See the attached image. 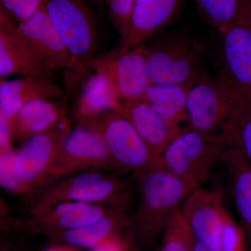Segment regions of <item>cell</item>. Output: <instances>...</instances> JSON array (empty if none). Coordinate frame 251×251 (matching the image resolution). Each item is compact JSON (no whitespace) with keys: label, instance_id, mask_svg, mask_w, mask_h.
Here are the masks:
<instances>
[{"label":"cell","instance_id":"1","mask_svg":"<svg viewBox=\"0 0 251 251\" xmlns=\"http://www.w3.org/2000/svg\"><path fill=\"white\" fill-rule=\"evenodd\" d=\"M139 201L133 218L135 232L145 242L162 234L193 188L156 163L135 176Z\"/></svg>","mask_w":251,"mask_h":251},{"label":"cell","instance_id":"2","mask_svg":"<svg viewBox=\"0 0 251 251\" xmlns=\"http://www.w3.org/2000/svg\"><path fill=\"white\" fill-rule=\"evenodd\" d=\"M229 145L224 135H210L188 128L172 140L158 158L167 171L193 189L202 187L224 160Z\"/></svg>","mask_w":251,"mask_h":251},{"label":"cell","instance_id":"3","mask_svg":"<svg viewBox=\"0 0 251 251\" xmlns=\"http://www.w3.org/2000/svg\"><path fill=\"white\" fill-rule=\"evenodd\" d=\"M130 191L126 184L103 171L82 172L48 185L31 209V214L57 203L76 202L128 207Z\"/></svg>","mask_w":251,"mask_h":251},{"label":"cell","instance_id":"4","mask_svg":"<svg viewBox=\"0 0 251 251\" xmlns=\"http://www.w3.org/2000/svg\"><path fill=\"white\" fill-rule=\"evenodd\" d=\"M144 45L152 85L195 83L206 74L202 44L193 36L177 33Z\"/></svg>","mask_w":251,"mask_h":251},{"label":"cell","instance_id":"5","mask_svg":"<svg viewBox=\"0 0 251 251\" xmlns=\"http://www.w3.org/2000/svg\"><path fill=\"white\" fill-rule=\"evenodd\" d=\"M71 127L67 117L52 129L31 137L15 151L11 171L17 194L44 187Z\"/></svg>","mask_w":251,"mask_h":251},{"label":"cell","instance_id":"6","mask_svg":"<svg viewBox=\"0 0 251 251\" xmlns=\"http://www.w3.org/2000/svg\"><path fill=\"white\" fill-rule=\"evenodd\" d=\"M78 124L101 135L116 170L131 172L136 176L158 163L131 124L119 112H103Z\"/></svg>","mask_w":251,"mask_h":251},{"label":"cell","instance_id":"7","mask_svg":"<svg viewBox=\"0 0 251 251\" xmlns=\"http://www.w3.org/2000/svg\"><path fill=\"white\" fill-rule=\"evenodd\" d=\"M46 8L78 72L94 59L97 50L99 28L95 14L85 0H46Z\"/></svg>","mask_w":251,"mask_h":251},{"label":"cell","instance_id":"8","mask_svg":"<svg viewBox=\"0 0 251 251\" xmlns=\"http://www.w3.org/2000/svg\"><path fill=\"white\" fill-rule=\"evenodd\" d=\"M232 87L223 77L204 74L190 89L186 103L189 128L210 135H224L232 112Z\"/></svg>","mask_w":251,"mask_h":251},{"label":"cell","instance_id":"9","mask_svg":"<svg viewBox=\"0 0 251 251\" xmlns=\"http://www.w3.org/2000/svg\"><path fill=\"white\" fill-rule=\"evenodd\" d=\"M115 169L101 135L78 124L68 133L44 187L63 177L82 172Z\"/></svg>","mask_w":251,"mask_h":251},{"label":"cell","instance_id":"10","mask_svg":"<svg viewBox=\"0 0 251 251\" xmlns=\"http://www.w3.org/2000/svg\"><path fill=\"white\" fill-rule=\"evenodd\" d=\"M219 34L218 75L251 100V25L249 7L233 24Z\"/></svg>","mask_w":251,"mask_h":251},{"label":"cell","instance_id":"11","mask_svg":"<svg viewBox=\"0 0 251 251\" xmlns=\"http://www.w3.org/2000/svg\"><path fill=\"white\" fill-rule=\"evenodd\" d=\"M88 69H99L106 75L120 103L144 98L152 85L144 44L113 58L96 57L80 68Z\"/></svg>","mask_w":251,"mask_h":251},{"label":"cell","instance_id":"12","mask_svg":"<svg viewBox=\"0 0 251 251\" xmlns=\"http://www.w3.org/2000/svg\"><path fill=\"white\" fill-rule=\"evenodd\" d=\"M17 23L31 52L49 72L75 71L76 64L51 21L46 4L30 17Z\"/></svg>","mask_w":251,"mask_h":251},{"label":"cell","instance_id":"13","mask_svg":"<svg viewBox=\"0 0 251 251\" xmlns=\"http://www.w3.org/2000/svg\"><path fill=\"white\" fill-rule=\"evenodd\" d=\"M185 0H136L129 28L112 50L102 56L113 58L146 44L166 27L179 12Z\"/></svg>","mask_w":251,"mask_h":251},{"label":"cell","instance_id":"14","mask_svg":"<svg viewBox=\"0 0 251 251\" xmlns=\"http://www.w3.org/2000/svg\"><path fill=\"white\" fill-rule=\"evenodd\" d=\"M226 209L219 193L201 187L190 193L180 211L195 239L208 250L220 251Z\"/></svg>","mask_w":251,"mask_h":251},{"label":"cell","instance_id":"15","mask_svg":"<svg viewBox=\"0 0 251 251\" xmlns=\"http://www.w3.org/2000/svg\"><path fill=\"white\" fill-rule=\"evenodd\" d=\"M20 31L17 21L0 7V79L11 76H48Z\"/></svg>","mask_w":251,"mask_h":251},{"label":"cell","instance_id":"16","mask_svg":"<svg viewBox=\"0 0 251 251\" xmlns=\"http://www.w3.org/2000/svg\"><path fill=\"white\" fill-rule=\"evenodd\" d=\"M131 124L140 138L156 158L182 130L171 125L145 98L121 103L117 112Z\"/></svg>","mask_w":251,"mask_h":251},{"label":"cell","instance_id":"17","mask_svg":"<svg viewBox=\"0 0 251 251\" xmlns=\"http://www.w3.org/2000/svg\"><path fill=\"white\" fill-rule=\"evenodd\" d=\"M117 207L125 206L76 202L57 203L31 214L29 225L36 230L63 232L93 224Z\"/></svg>","mask_w":251,"mask_h":251},{"label":"cell","instance_id":"18","mask_svg":"<svg viewBox=\"0 0 251 251\" xmlns=\"http://www.w3.org/2000/svg\"><path fill=\"white\" fill-rule=\"evenodd\" d=\"M62 97L60 87L50 77L0 79V115L12 125L26 104L38 100H58Z\"/></svg>","mask_w":251,"mask_h":251},{"label":"cell","instance_id":"19","mask_svg":"<svg viewBox=\"0 0 251 251\" xmlns=\"http://www.w3.org/2000/svg\"><path fill=\"white\" fill-rule=\"evenodd\" d=\"M223 163L227 171L242 227L251 241V163L234 145H229L226 149Z\"/></svg>","mask_w":251,"mask_h":251},{"label":"cell","instance_id":"20","mask_svg":"<svg viewBox=\"0 0 251 251\" xmlns=\"http://www.w3.org/2000/svg\"><path fill=\"white\" fill-rule=\"evenodd\" d=\"M66 118L60 103L54 100H38L26 104L12 123L15 138L25 141L52 129Z\"/></svg>","mask_w":251,"mask_h":251},{"label":"cell","instance_id":"21","mask_svg":"<svg viewBox=\"0 0 251 251\" xmlns=\"http://www.w3.org/2000/svg\"><path fill=\"white\" fill-rule=\"evenodd\" d=\"M88 69L94 73L82 86L77 100L75 111L77 121L107 111L118 112L121 107L106 75L99 69Z\"/></svg>","mask_w":251,"mask_h":251},{"label":"cell","instance_id":"22","mask_svg":"<svg viewBox=\"0 0 251 251\" xmlns=\"http://www.w3.org/2000/svg\"><path fill=\"white\" fill-rule=\"evenodd\" d=\"M127 208H115L93 224L61 232L62 239L69 247L93 249L107 239L117 236L118 231L128 224Z\"/></svg>","mask_w":251,"mask_h":251},{"label":"cell","instance_id":"23","mask_svg":"<svg viewBox=\"0 0 251 251\" xmlns=\"http://www.w3.org/2000/svg\"><path fill=\"white\" fill-rule=\"evenodd\" d=\"M194 83L185 85H151L144 98L168 123L176 127L187 121L186 103L190 89Z\"/></svg>","mask_w":251,"mask_h":251},{"label":"cell","instance_id":"24","mask_svg":"<svg viewBox=\"0 0 251 251\" xmlns=\"http://www.w3.org/2000/svg\"><path fill=\"white\" fill-rule=\"evenodd\" d=\"M232 87V112L226 135L230 145L242 150L251 163V100Z\"/></svg>","mask_w":251,"mask_h":251},{"label":"cell","instance_id":"25","mask_svg":"<svg viewBox=\"0 0 251 251\" xmlns=\"http://www.w3.org/2000/svg\"><path fill=\"white\" fill-rule=\"evenodd\" d=\"M200 12L219 32L233 24L249 7L250 0H192Z\"/></svg>","mask_w":251,"mask_h":251},{"label":"cell","instance_id":"26","mask_svg":"<svg viewBox=\"0 0 251 251\" xmlns=\"http://www.w3.org/2000/svg\"><path fill=\"white\" fill-rule=\"evenodd\" d=\"M162 235L159 251H192L195 238L180 209L173 216Z\"/></svg>","mask_w":251,"mask_h":251},{"label":"cell","instance_id":"27","mask_svg":"<svg viewBox=\"0 0 251 251\" xmlns=\"http://www.w3.org/2000/svg\"><path fill=\"white\" fill-rule=\"evenodd\" d=\"M245 232L226 209L220 239V251H245Z\"/></svg>","mask_w":251,"mask_h":251},{"label":"cell","instance_id":"28","mask_svg":"<svg viewBox=\"0 0 251 251\" xmlns=\"http://www.w3.org/2000/svg\"><path fill=\"white\" fill-rule=\"evenodd\" d=\"M109 17L114 27L125 37L129 28L130 18L136 0H105Z\"/></svg>","mask_w":251,"mask_h":251},{"label":"cell","instance_id":"29","mask_svg":"<svg viewBox=\"0 0 251 251\" xmlns=\"http://www.w3.org/2000/svg\"><path fill=\"white\" fill-rule=\"evenodd\" d=\"M46 0H0V7L17 22L30 17L46 4Z\"/></svg>","mask_w":251,"mask_h":251},{"label":"cell","instance_id":"30","mask_svg":"<svg viewBox=\"0 0 251 251\" xmlns=\"http://www.w3.org/2000/svg\"><path fill=\"white\" fill-rule=\"evenodd\" d=\"M15 138L12 125L0 115V154L14 151L13 143Z\"/></svg>","mask_w":251,"mask_h":251},{"label":"cell","instance_id":"31","mask_svg":"<svg viewBox=\"0 0 251 251\" xmlns=\"http://www.w3.org/2000/svg\"><path fill=\"white\" fill-rule=\"evenodd\" d=\"M92 251H127V249L125 243L117 235L93 248Z\"/></svg>","mask_w":251,"mask_h":251},{"label":"cell","instance_id":"32","mask_svg":"<svg viewBox=\"0 0 251 251\" xmlns=\"http://www.w3.org/2000/svg\"><path fill=\"white\" fill-rule=\"evenodd\" d=\"M192 251H210L208 250L206 247H204L202 244H201V243L197 242V241L195 239L194 244H193Z\"/></svg>","mask_w":251,"mask_h":251},{"label":"cell","instance_id":"33","mask_svg":"<svg viewBox=\"0 0 251 251\" xmlns=\"http://www.w3.org/2000/svg\"><path fill=\"white\" fill-rule=\"evenodd\" d=\"M46 251H75L72 247H55Z\"/></svg>","mask_w":251,"mask_h":251},{"label":"cell","instance_id":"34","mask_svg":"<svg viewBox=\"0 0 251 251\" xmlns=\"http://www.w3.org/2000/svg\"><path fill=\"white\" fill-rule=\"evenodd\" d=\"M249 21H250L251 25V0H250V1H249Z\"/></svg>","mask_w":251,"mask_h":251},{"label":"cell","instance_id":"35","mask_svg":"<svg viewBox=\"0 0 251 251\" xmlns=\"http://www.w3.org/2000/svg\"><path fill=\"white\" fill-rule=\"evenodd\" d=\"M94 1H95L97 3H100L101 2V1H103V0H94Z\"/></svg>","mask_w":251,"mask_h":251},{"label":"cell","instance_id":"36","mask_svg":"<svg viewBox=\"0 0 251 251\" xmlns=\"http://www.w3.org/2000/svg\"></svg>","mask_w":251,"mask_h":251}]
</instances>
